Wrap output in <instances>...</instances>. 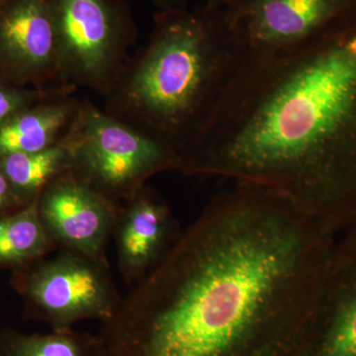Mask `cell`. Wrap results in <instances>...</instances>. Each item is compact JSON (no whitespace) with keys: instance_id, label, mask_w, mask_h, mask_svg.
Segmentation results:
<instances>
[{"instance_id":"7","label":"cell","mask_w":356,"mask_h":356,"mask_svg":"<svg viewBox=\"0 0 356 356\" xmlns=\"http://www.w3.org/2000/svg\"><path fill=\"white\" fill-rule=\"evenodd\" d=\"M250 57L287 53L318 38L356 10V0H229L224 7Z\"/></svg>"},{"instance_id":"11","label":"cell","mask_w":356,"mask_h":356,"mask_svg":"<svg viewBox=\"0 0 356 356\" xmlns=\"http://www.w3.org/2000/svg\"><path fill=\"white\" fill-rule=\"evenodd\" d=\"M74 91L58 93L21 110L0 125V159L43 151L65 140L81 107Z\"/></svg>"},{"instance_id":"1","label":"cell","mask_w":356,"mask_h":356,"mask_svg":"<svg viewBox=\"0 0 356 356\" xmlns=\"http://www.w3.org/2000/svg\"><path fill=\"white\" fill-rule=\"evenodd\" d=\"M327 226L280 194H217L107 321V356H303L329 276Z\"/></svg>"},{"instance_id":"2","label":"cell","mask_w":356,"mask_h":356,"mask_svg":"<svg viewBox=\"0 0 356 356\" xmlns=\"http://www.w3.org/2000/svg\"><path fill=\"white\" fill-rule=\"evenodd\" d=\"M179 172L276 192L327 225L356 187V10L287 53L247 55Z\"/></svg>"},{"instance_id":"16","label":"cell","mask_w":356,"mask_h":356,"mask_svg":"<svg viewBox=\"0 0 356 356\" xmlns=\"http://www.w3.org/2000/svg\"><path fill=\"white\" fill-rule=\"evenodd\" d=\"M17 206L25 205H23L14 193L3 173L0 172V216L6 215L4 213L8 212L9 210Z\"/></svg>"},{"instance_id":"3","label":"cell","mask_w":356,"mask_h":356,"mask_svg":"<svg viewBox=\"0 0 356 356\" xmlns=\"http://www.w3.org/2000/svg\"><path fill=\"white\" fill-rule=\"evenodd\" d=\"M245 57L224 8L159 10L146 43L131 54L102 108L172 149L181 163Z\"/></svg>"},{"instance_id":"17","label":"cell","mask_w":356,"mask_h":356,"mask_svg":"<svg viewBox=\"0 0 356 356\" xmlns=\"http://www.w3.org/2000/svg\"><path fill=\"white\" fill-rule=\"evenodd\" d=\"M159 10H170V9L187 8L191 0H149Z\"/></svg>"},{"instance_id":"14","label":"cell","mask_w":356,"mask_h":356,"mask_svg":"<svg viewBox=\"0 0 356 356\" xmlns=\"http://www.w3.org/2000/svg\"><path fill=\"white\" fill-rule=\"evenodd\" d=\"M337 290L331 301L324 334L313 346L310 355L356 356V282Z\"/></svg>"},{"instance_id":"8","label":"cell","mask_w":356,"mask_h":356,"mask_svg":"<svg viewBox=\"0 0 356 356\" xmlns=\"http://www.w3.org/2000/svg\"><path fill=\"white\" fill-rule=\"evenodd\" d=\"M0 76L16 86H74L63 77L57 26L49 0H4L0 4Z\"/></svg>"},{"instance_id":"19","label":"cell","mask_w":356,"mask_h":356,"mask_svg":"<svg viewBox=\"0 0 356 356\" xmlns=\"http://www.w3.org/2000/svg\"><path fill=\"white\" fill-rule=\"evenodd\" d=\"M3 1H4V0H0V4H1L2 2H3Z\"/></svg>"},{"instance_id":"6","label":"cell","mask_w":356,"mask_h":356,"mask_svg":"<svg viewBox=\"0 0 356 356\" xmlns=\"http://www.w3.org/2000/svg\"><path fill=\"white\" fill-rule=\"evenodd\" d=\"M17 286L57 332L86 318L107 322L122 300L109 266L67 250L37 261L18 277Z\"/></svg>"},{"instance_id":"9","label":"cell","mask_w":356,"mask_h":356,"mask_svg":"<svg viewBox=\"0 0 356 356\" xmlns=\"http://www.w3.org/2000/svg\"><path fill=\"white\" fill-rule=\"evenodd\" d=\"M123 204L65 172L38 197L40 218L56 247L109 266L106 248Z\"/></svg>"},{"instance_id":"4","label":"cell","mask_w":356,"mask_h":356,"mask_svg":"<svg viewBox=\"0 0 356 356\" xmlns=\"http://www.w3.org/2000/svg\"><path fill=\"white\" fill-rule=\"evenodd\" d=\"M64 140L70 151L69 172L118 203L132 197L154 175L179 170L177 154L89 100H81Z\"/></svg>"},{"instance_id":"18","label":"cell","mask_w":356,"mask_h":356,"mask_svg":"<svg viewBox=\"0 0 356 356\" xmlns=\"http://www.w3.org/2000/svg\"><path fill=\"white\" fill-rule=\"evenodd\" d=\"M229 0H205V6L213 7V8H224L228 3Z\"/></svg>"},{"instance_id":"15","label":"cell","mask_w":356,"mask_h":356,"mask_svg":"<svg viewBox=\"0 0 356 356\" xmlns=\"http://www.w3.org/2000/svg\"><path fill=\"white\" fill-rule=\"evenodd\" d=\"M2 356H90L88 346L67 332L47 336H16L6 341Z\"/></svg>"},{"instance_id":"5","label":"cell","mask_w":356,"mask_h":356,"mask_svg":"<svg viewBox=\"0 0 356 356\" xmlns=\"http://www.w3.org/2000/svg\"><path fill=\"white\" fill-rule=\"evenodd\" d=\"M64 81L104 97L127 62L138 28L127 0H49Z\"/></svg>"},{"instance_id":"13","label":"cell","mask_w":356,"mask_h":356,"mask_svg":"<svg viewBox=\"0 0 356 356\" xmlns=\"http://www.w3.org/2000/svg\"><path fill=\"white\" fill-rule=\"evenodd\" d=\"M56 248L40 218L38 198L0 216V266H25Z\"/></svg>"},{"instance_id":"12","label":"cell","mask_w":356,"mask_h":356,"mask_svg":"<svg viewBox=\"0 0 356 356\" xmlns=\"http://www.w3.org/2000/svg\"><path fill=\"white\" fill-rule=\"evenodd\" d=\"M65 140L43 151L9 154L0 159V172L23 205L39 197L47 185L70 170Z\"/></svg>"},{"instance_id":"10","label":"cell","mask_w":356,"mask_h":356,"mask_svg":"<svg viewBox=\"0 0 356 356\" xmlns=\"http://www.w3.org/2000/svg\"><path fill=\"white\" fill-rule=\"evenodd\" d=\"M179 232L168 204L145 184L122 205L113 234L122 277L135 285L172 247Z\"/></svg>"}]
</instances>
